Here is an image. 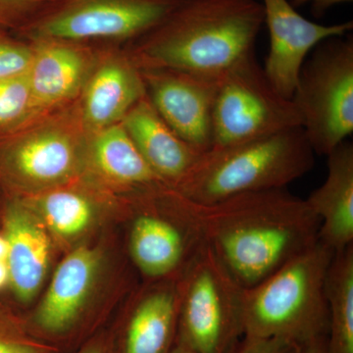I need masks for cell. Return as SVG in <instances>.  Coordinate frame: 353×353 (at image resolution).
Listing matches in <instances>:
<instances>
[{
	"label": "cell",
	"instance_id": "obj_1",
	"mask_svg": "<svg viewBox=\"0 0 353 353\" xmlns=\"http://www.w3.org/2000/svg\"><path fill=\"white\" fill-rule=\"evenodd\" d=\"M180 196L202 241L245 289L319 241L314 212L305 199L285 189L248 192L212 203Z\"/></svg>",
	"mask_w": 353,
	"mask_h": 353
},
{
	"label": "cell",
	"instance_id": "obj_2",
	"mask_svg": "<svg viewBox=\"0 0 353 353\" xmlns=\"http://www.w3.org/2000/svg\"><path fill=\"white\" fill-rule=\"evenodd\" d=\"M264 24L260 0H188L128 44L139 69H170L220 80L254 53Z\"/></svg>",
	"mask_w": 353,
	"mask_h": 353
},
{
	"label": "cell",
	"instance_id": "obj_3",
	"mask_svg": "<svg viewBox=\"0 0 353 353\" xmlns=\"http://www.w3.org/2000/svg\"><path fill=\"white\" fill-rule=\"evenodd\" d=\"M334 253L318 241L243 292V338L281 339L301 347L327 339V273Z\"/></svg>",
	"mask_w": 353,
	"mask_h": 353
},
{
	"label": "cell",
	"instance_id": "obj_4",
	"mask_svg": "<svg viewBox=\"0 0 353 353\" xmlns=\"http://www.w3.org/2000/svg\"><path fill=\"white\" fill-rule=\"evenodd\" d=\"M314 165L303 128L202 153L175 188L190 201L212 203L228 197L285 189Z\"/></svg>",
	"mask_w": 353,
	"mask_h": 353
},
{
	"label": "cell",
	"instance_id": "obj_5",
	"mask_svg": "<svg viewBox=\"0 0 353 353\" xmlns=\"http://www.w3.org/2000/svg\"><path fill=\"white\" fill-rule=\"evenodd\" d=\"M88 134L76 104L0 138V181L18 189L66 185L85 167Z\"/></svg>",
	"mask_w": 353,
	"mask_h": 353
},
{
	"label": "cell",
	"instance_id": "obj_6",
	"mask_svg": "<svg viewBox=\"0 0 353 353\" xmlns=\"http://www.w3.org/2000/svg\"><path fill=\"white\" fill-rule=\"evenodd\" d=\"M178 343L194 353H232L243 336L245 288L202 243L179 279Z\"/></svg>",
	"mask_w": 353,
	"mask_h": 353
},
{
	"label": "cell",
	"instance_id": "obj_7",
	"mask_svg": "<svg viewBox=\"0 0 353 353\" xmlns=\"http://www.w3.org/2000/svg\"><path fill=\"white\" fill-rule=\"evenodd\" d=\"M188 0H52L16 36L119 46L145 36Z\"/></svg>",
	"mask_w": 353,
	"mask_h": 353
},
{
	"label": "cell",
	"instance_id": "obj_8",
	"mask_svg": "<svg viewBox=\"0 0 353 353\" xmlns=\"http://www.w3.org/2000/svg\"><path fill=\"white\" fill-rule=\"evenodd\" d=\"M314 153L328 155L353 132V39L334 37L304 62L292 95Z\"/></svg>",
	"mask_w": 353,
	"mask_h": 353
},
{
	"label": "cell",
	"instance_id": "obj_9",
	"mask_svg": "<svg viewBox=\"0 0 353 353\" xmlns=\"http://www.w3.org/2000/svg\"><path fill=\"white\" fill-rule=\"evenodd\" d=\"M299 127L301 118L296 104L274 88L254 53L220 79L213 106L210 150Z\"/></svg>",
	"mask_w": 353,
	"mask_h": 353
},
{
	"label": "cell",
	"instance_id": "obj_10",
	"mask_svg": "<svg viewBox=\"0 0 353 353\" xmlns=\"http://www.w3.org/2000/svg\"><path fill=\"white\" fill-rule=\"evenodd\" d=\"M175 215L143 209L132 221L129 252L141 275L152 281L182 276L203 241L183 208L179 192L172 189Z\"/></svg>",
	"mask_w": 353,
	"mask_h": 353
},
{
	"label": "cell",
	"instance_id": "obj_11",
	"mask_svg": "<svg viewBox=\"0 0 353 353\" xmlns=\"http://www.w3.org/2000/svg\"><path fill=\"white\" fill-rule=\"evenodd\" d=\"M139 70L146 97L165 123L199 152L210 150L220 80L176 70Z\"/></svg>",
	"mask_w": 353,
	"mask_h": 353
},
{
	"label": "cell",
	"instance_id": "obj_12",
	"mask_svg": "<svg viewBox=\"0 0 353 353\" xmlns=\"http://www.w3.org/2000/svg\"><path fill=\"white\" fill-rule=\"evenodd\" d=\"M30 43L34 53L27 72L32 99L27 124L75 103L106 48L57 39Z\"/></svg>",
	"mask_w": 353,
	"mask_h": 353
},
{
	"label": "cell",
	"instance_id": "obj_13",
	"mask_svg": "<svg viewBox=\"0 0 353 353\" xmlns=\"http://www.w3.org/2000/svg\"><path fill=\"white\" fill-rule=\"evenodd\" d=\"M260 1L270 38L264 73L279 94L292 99L309 52L326 39L347 34L353 23L320 25L301 16L288 0Z\"/></svg>",
	"mask_w": 353,
	"mask_h": 353
},
{
	"label": "cell",
	"instance_id": "obj_14",
	"mask_svg": "<svg viewBox=\"0 0 353 353\" xmlns=\"http://www.w3.org/2000/svg\"><path fill=\"white\" fill-rule=\"evenodd\" d=\"M145 95L141 70L126 48L106 46L75 104L83 129L92 134L121 124Z\"/></svg>",
	"mask_w": 353,
	"mask_h": 353
},
{
	"label": "cell",
	"instance_id": "obj_15",
	"mask_svg": "<svg viewBox=\"0 0 353 353\" xmlns=\"http://www.w3.org/2000/svg\"><path fill=\"white\" fill-rule=\"evenodd\" d=\"M122 125L150 169L171 189L182 182L201 157L202 152L165 123L146 95L127 114Z\"/></svg>",
	"mask_w": 353,
	"mask_h": 353
},
{
	"label": "cell",
	"instance_id": "obj_16",
	"mask_svg": "<svg viewBox=\"0 0 353 353\" xmlns=\"http://www.w3.org/2000/svg\"><path fill=\"white\" fill-rule=\"evenodd\" d=\"M101 266L97 250L81 246L59 264L37 311L34 322L44 333L61 334L75 325Z\"/></svg>",
	"mask_w": 353,
	"mask_h": 353
},
{
	"label": "cell",
	"instance_id": "obj_17",
	"mask_svg": "<svg viewBox=\"0 0 353 353\" xmlns=\"http://www.w3.org/2000/svg\"><path fill=\"white\" fill-rule=\"evenodd\" d=\"M327 157L326 180L305 201L319 220V241L336 253L353 245L352 143L343 141Z\"/></svg>",
	"mask_w": 353,
	"mask_h": 353
},
{
	"label": "cell",
	"instance_id": "obj_18",
	"mask_svg": "<svg viewBox=\"0 0 353 353\" xmlns=\"http://www.w3.org/2000/svg\"><path fill=\"white\" fill-rule=\"evenodd\" d=\"M36 219L20 201L9 202L4 214L10 284L23 303H29L37 296L50 263V240Z\"/></svg>",
	"mask_w": 353,
	"mask_h": 353
},
{
	"label": "cell",
	"instance_id": "obj_19",
	"mask_svg": "<svg viewBox=\"0 0 353 353\" xmlns=\"http://www.w3.org/2000/svg\"><path fill=\"white\" fill-rule=\"evenodd\" d=\"M85 166L118 189L152 192L165 183L150 169L121 124L88 134Z\"/></svg>",
	"mask_w": 353,
	"mask_h": 353
},
{
	"label": "cell",
	"instance_id": "obj_20",
	"mask_svg": "<svg viewBox=\"0 0 353 353\" xmlns=\"http://www.w3.org/2000/svg\"><path fill=\"white\" fill-rule=\"evenodd\" d=\"M179 279L139 297L128 319L123 353H169L178 332Z\"/></svg>",
	"mask_w": 353,
	"mask_h": 353
},
{
	"label": "cell",
	"instance_id": "obj_21",
	"mask_svg": "<svg viewBox=\"0 0 353 353\" xmlns=\"http://www.w3.org/2000/svg\"><path fill=\"white\" fill-rule=\"evenodd\" d=\"M328 353H353V245L334 253L327 273Z\"/></svg>",
	"mask_w": 353,
	"mask_h": 353
},
{
	"label": "cell",
	"instance_id": "obj_22",
	"mask_svg": "<svg viewBox=\"0 0 353 353\" xmlns=\"http://www.w3.org/2000/svg\"><path fill=\"white\" fill-rule=\"evenodd\" d=\"M36 204L50 229L64 238L83 233L94 217V204L87 194L60 185L44 190Z\"/></svg>",
	"mask_w": 353,
	"mask_h": 353
},
{
	"label": "cell",
	"instance_id": "obj_23",
	"mask_svg": "<svg viewBox=\"0 0 353 353\" xmlns=\"http://www.w3.org/2000/svg\"><path fill=\"white\" fill-rule=\"evenodd\" d=\"M31 101L27 73L0 80V138L27 124Z\"/></svg>",
	"mask_w": 353,
	"mask_h": 353
},
{
	"label": "cell",
	"instance_id": "obj_24",
	"mask_svg": "<svg viewBox=\"0 0 353 353\" xmlns=\"http://www.w3.org/2000/svg\"><path fill=\"white\" fill-rule=\"evenodd\" d=\"M32 53V43L0 28V80L27 73Z\"/></svg>",
	"mask_w": 353,
	"mask_h": 353
},
{
	"label": "cell",
	"instance_id": "obj_25",
	"mask_svg": "<svg viewBox=\"0 0 353 353\" xmlns=\"http://www.w3.org/2000/svg\"><path fill=\"white\" fill-rule=\"evenodd\" d=\"M51 2L52 0H0V28L17 34Z\"/></svg>",
	"mask_w": 353,
	"mask_h": 353
},
{
	"label": "cell",
	"instance_id": "obj_26",
	"mask_svg": "<svg viewBox=\"0 0 353 353\" xmlns=\"http://www.w3.org/2000/svg\"><path fill=\"white\" fill-rule=\"evenodd\" d=\"M299 347L281 339L243 338L232 353H297Z\"/></svg>",
	"mask_w": 353,
	"mask_h": 353
},
{
	"label": "cell",
	"instance_id": "obj_27",
	"mask_svg": "<svg viewBox=\"0 0 353 353\" xmlns=\"http://www.w3.org/2000/svg\"><path fill=\"white\" fill-rule=\"evenodd\" d=\"M0 353H52L48 347L0 327Z\"/></svg>",
	"mask_w": 353,
	"mask_h": 353
},
{
	"label": "cell",
	"instance_id": "obj_28",
	"mask_svg": "<svg viewBox=\"0 0 353 353\" xmlns=\"http://www.w3.org/2000/svg\"><path fill=\"white\" fill-rule=\"evenodd\" d=\"M290 6L296 8L301 6L310 4L311 10L315 17H321L328 9L336 4L345 3V2H352V0H288Z\"/></svg>",
	"mask_w": 353,
	"mask_h": 353
},
{
	"label": "cell",
	"instance_id": "obj_29",
	"mask_svg": "<svg viewBox=\"0 0 353 353\" xmlns=\"http://www.w3.org/2000/svg\"><path fill=\"white\" fill-rule=\"evenodd\" d=\"M297 353H328L327 348V339L314 341L299 348Z\"/></svg>",
	"mask_w": 353,
	"mask_h": 353
},
{
	"label": "cell",
	"instance_id": "obj_30",
	"mask_svg": "<svg viewBox=\"0 0 353 353\" xmlns=\"http://www.w3.org/2000/svg\"><path fill=\"white\" fill-rule=\"evenodd\" d=\"M78 353H109L108 347L105 343L102 341H94V343H90L87 347H83Z\"/></svg>",
	"mask_w": 353,
	"mask_h": 353
},
{
	"label": "cell",
	"instance_id": "obj_31",
	"mask_svg": "<svg viewBox=\"0 0 353 353\" xmlns=\"http://www.w3.org/2000/svg\"><path fill=\"white\" fill-rule=\"evenodd\" d=\"M10 283L8 265L6 261H0V289Z\"/></svg>",
	"mask_w": 353,
	"mask_h": 353
},
{
	"label": "cell",
	"instance_id": "obj_32",
	"mask_svg": "<svg viewBox=\"0 0 353 353\" xmlns=\"http://www.w3.org/2000/svg\"><path fill=\"white\" fill-rule=\"evenodd\" d=\"M7 254H8V245L3 234L0 236V261H6Z\"/></svg>",
	"mask_w": 353,
	"mask_h": 353
},
{
	"label": "cell",
	"instance_id": "obj_33",
	"mask_svg": "<svg viewBox=\"0 0 353 353\" xmlns=\"http://www.w3.org/2000/svg\"><path fill=\"white\" fill-rule=\"evenodd\" d=\"M169 353H194L192 352V350H190L189 348L183 347V345H180V343H176L175 347L173 350H170Z\"/></svg>",
	"mask_w": 353,
	"mask_h": 353
}]
</instances>
